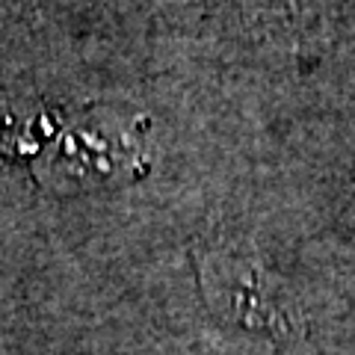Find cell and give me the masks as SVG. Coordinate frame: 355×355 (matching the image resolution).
<instances>
[{
  "label": "cell",
  "instance_id": "obj_1",
  "mask_svg": "<svg viewBox=\"0 0 355 355\" xmlns=\"http://www.w3.org/2000/svg\"><path fill=\"white\" fill-rule=\"evenodd\" d=\"M142 160L139 130L133 121L92 113L62 133L39 157V178L53 190H95L125 181Z\"/></svg>",
  "mask_w": 355,
  "mask_h": 355
},
{
  "label": "cell",
  "instance_id": "obj_2",
  "mask_svg": "<svg viewBox=\"0 0 355 355\" xmlns=\"http://www.w3.org/2000/svg\"><path fill=\"white\" fill-rule=\"evenodd\" d=\"M205 293L222 317L270 335L293 329V314L279 296V287L258 263L234 254H210L202 266Z\"/></svg>",
  "mask_w": 355,
  "mask_h": 355
},
{
  "label": "cell",
  "instance_id": "obj_3",
  "mask_svg": "<svg viewBox=\"0 0 355 355\" xmlns=\"http://www.w3.org/2000/svg\"><path fill=\"white\" fill-rule=\"evenodd\" d=\"M60 110L36 101L0 104V151L9 157H42L62 133Z\"/></svg>",
  "mask_w": 355,
  "mask_h": 355
}]
</instances>
